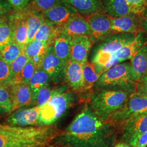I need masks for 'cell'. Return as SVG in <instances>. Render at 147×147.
<instances>
[{
  "label": "cell",
  "instance_id": "7c38bea8",
  "mask_svg": "<svg viewBox=\"0 0 147 147\" xmlns=\"http://www.w3.org/2000/svg\"><path fill=\"white\" fill-rule=\"evenodd\" d=\"M12 111L35 106V98L28 84L23 82L11 86Z\"/></svg>",
  "mask_w": 147,
  "mask_h": 147
},
{
  "label": "cell",
  "instance_id": "484cf974",
  "mask_svg": "<svg viewBox=\"0 0 147 147\" xmlns=\"http://www.w3.org/2000/svg\"><path fill=\"white\" fill-rule=\"evenodd\" d=\"M61 31L62 26L53 25L44 21L36 32L33 40H40L51 44Z\"/></svg>",
  "mask_w": 147,
  "mask_h": 147
},
{
  "label": "cell",
  "instance_id": "4dcf8cb0",
  "mask_svg": "<svg viewBox=\"0 0 147 147\" xmlns=\"http://www.w3.org/2000/svg\"><path fill=\"white\" fill-rule=\"evenodd\" d=\"M13 42V31L10 22L3 20L0 24V50Z\"/></svg>",
  "mask_w": 147,
  "mask_h": 147
},
{
  "label": "cell",
  "instance_id": "4316f807",
  "mask_svg": "<svg viewBox=\"0 0 147 147\" xmlns=\"http://www.w3.org/2000/svg\"><path fill=\"white\" fill-rule=\"evenodd\" d=\"M82 65L83 76L84 79V89L92 88L101 74L97 70L94 64L92 62H87Z\"/></svg>",
  "mask_w": 147,
  "mask_h": 147
},
{
  "label": "cell",
  "instance_id": "681fc988",
  "mask_svg": "<svg viewBox=\"0 0 147 147\" xmlns=\"http://www.w3.org/2000/svg\"><path fill=\"white\" fill-rule=\"evenodd\" d=\"M53 147H55V146H53Z\"/></svg>",
  "mask_w": 147,
  "mask_h": 147
},
{
  "label": "cell",
  "instance_id": "44dd1931",
  "mask_svg": "<svg viewBox=\"0 0 147 147\" xmlns=\"http://www.w3.org/2000/svg\"><path fill=\"white\" fill-rule=\"evenodd\" d=\"M50 44L47 42L34 40L24 47V51L29 59L33 61L36 69L41 68L47 49Z\"/></svg>",
  "mask_w": 147,
  "mask_h": 147
},
{
  "label": "cell",
  "instance_id": "cb8c5ba5",
  "mask_svg": "<svg viewBox=\"0 0 147 147\" xmlns=\"http://www.w3.org/2000/svg\"><path fill=\"white\" fill-rule=\"evenodd\" d=\"M71 5L77 12L84 16L91 15L101 11L102 1L101 0H64Z\"/></svg>",
  "mask_w": 147,
  "mask_h": 147
},
{
  "label": "cell",
  "instance_id": "e575fe53",
  "mask_svg": "<svg viewBox=\"0 0 147 147\" xmlns=\"http://www.w3.org/2000/svg\"><path fill=\"white\" fill-rule=\"evenodd\" d=\"M28 60L29 58L23 51L21 54L10 64L11 71L13 77V81L14 79L20 74Z\"/></svg>",
  "mask_w": 147,
  "mask_h": 147
},
{
  "label": "cell",
  "instance_id": "ee69618b",
  "mask_svg": "<svg viewBox=\"0 0 147 147\" xmlns=\"http://www.w3.org/2000/svg\"><path fill=\"white\" fill-rule=\"evenodd\" d=\"M138 84H147V70L146 73L143 74V75L137 82Z\"/></svg>",
  "mask_w": 147,
  "mask_h": 147
},
{
  "label": "cell",
  "instance_id": "7bdbcfd3",
  "mask_svg": "<svg viewBox=\"0 0 147 147\" xmlns=\"http://www.w3.org/2000/svg\"><path fill=\"white\" fill-rule=\"evenodd\" d=\"M141 25L142 29L147 32V14L142 16L141 19Z\"/></svg>",
  "mask_w": 147,
  "mask_h": 147
},
{
  "label": "cell",
  "instance_id": "9c48e42d",
  "mask_svg": "<svg viewBox=\"0 0 147 147\" xmlns=\"http://www.w3.org/2000/svg\"><path fill=\"white\" fill-rule=\"evenodd\" d=\"M41 68L47 73L51 82L54 84H62L65 81V67L55 53L53 42L47 49Z\"/></svg>",
  "mask_w": 147,
  "mask_h": 147
},
{
  "label": "cell",
  "instance_id": "1f68e13d",
  "mask_svg": "<svg viewBox=\"0 0 147 147\" xmlns=\"http://www.w3.org/2000/svg\"><path fill=\"white\" fill-rule=\"evenodd\" d=\"M57 88L53 89L50 84L42 87L38 91L35 98V106L42 107L50 99Z\"/></svg>",
  "mask_w": 147,
  "mask_h": 147
},
{
  "label": "cell",
  "instance_id": "ac0fdd59",
  "mask_svg": "<svg viewBox=\"0 0 147 147\" xmlns=\"http://www.w3.org/2000/svg\"><path fill=\"white\" fill-rule=\"evenodd\" d=\"M62 32L71 38L79 36L89 37L90 34V27L86 18L78 13L62 26Z\"/></svg>",
  "mask_w": 147,
  "mask_h": 147
},
{
  "label": "cell",
  "instance_id": "6da1fadb",
  "mask_svg": "<svg viewBox=\"0 0 147 147\" xmlns=\"http://www.w3.org/2000/svg\"><path fill=\"white\" fill-rule=\"evenodd\" d=\"M115 124L86 106L53 143L56 147H111L115 142Z\"/></svg>",
  "mask_w": 147,
  "mask_h": 147
},
{
  "label": "cell",
  "instance_id": "ba28073f",
  "mask_svg": "<svg viewBox=\"0 0 147 147\" xmlns=\"http://www.w3.org/2000/svg\"><path fill=\"white\" fill-rule=\"evenodd\" d=\"M90 34L89 38L93 44L98 43L113 34L111 18L102 11H98L87 16Z\"/></svg>",
  "mask_w": 147,
  "mask_h": 147
},
{
  "label": "cell",
  "instance_id": "f6af8a7d",
  "mask_svg": "<svg viewBox=\"0 0 147 147\" xmlns=\"http://www.w3.org/2000/svg\"><path fill=\"white\" fill-rule=\"evenodd\" d=\"M114 147H131V145L125 143H119L117 144Z\"/></svg>",
  "mask_w": 147,
  "mask_h": 147
},
{
  "label": "cell",
  "instance_id": "5bb4252c",
  "mask_svg": "<svg viewBox=\"0 0 147 147\" xmlns=\"http://www.w3.org/2000/svg\"><path fill=\"white\" fill-rule=\"evenodd\" d=\"M144 44V36L142 32H140L132 42L121 47L112 56L110 61L107 65V70L117 64L130 59Z\"/></svg>",
  "mask_w": 147,
  "mask_h": 147
},
{
  "label": "cell",
  "instance_id": "f907efd6",
  "mask_svg": "<svg viewBox=\"0 0 147 147\" xmlns=\"http://www.w3.org/2000/svg\"></svg>",
  "mask_w": 147,
  "mask_h": 147
},
{
  "label": "cell",
  "instance_id": "8992f818",
  "mask_svg": "<svg viewBox=\"0 0 147 147\" xmlns=\"http://www.w3.org/2000/svg\"><path fill=\"white\" fill-rule=\"evenodd\" d=\"M75 101V95L72 91L64 87L57 88L50 99L42 108L38 126L54 125Z\"/></svg>",
  "mask_w": 147,
  "mask_h": 147
},
{
  "label": "cell",
  "instance_id": "74e56055",
  "mask_svg": "<svg viewBox=\"0 0 147 147\" xmlns=\"http://www.w3.org/2000/svg\"><path fill=\"white\" fill-rule=\"evenodd\" d=\"M32 0H7L12 9L16 12L24 10L27 7Z\"/></svg>",
  "mask_w": 147,
  "mask_h": 147
},
{
  "label": "cell",
  "instance_id": "836d02e7",
  "mask_svg": "<svg viewBox=\"0 0 147 147\" xmlns=\"http://www.w3.org/2000/svg\"><path fill=\"white\" fill-rule=\"evenodd\" d=\"M13 80L10 64L0 57V84L11 87Z\"/></svg>",
  "mask_w": 147,
  "mask_h": 147
},
{
  "label": "cell",
  "instance_id": "f35d334b",
  "mask_svg": "<svg viewBox=\"0 0 147 147\" xmlns=\"http://www.w3.org/2000/svg\"><path fill=\"white\" fill-rule=\"evenodd\" d=\"M147 145V131L143 133L131 144L135 147H146Z\"/></svg>",
  "mask_w": 147,
  "mask_h": 147
},
{
  "label": "cell",
  "instance_id": "2e32d148",
  "mask_svg": "<svg viewBox=\"0 0 147 147\" xmlns=\"http://www.w3.org/2000/svg\"><path fill=\"white\" fill-rule=\"evenodd\" d=\"M92 45L93 43L89 36H79L72 37L70 59L82 65L87 62Z\"/></svg>",
  "mask_w": 147,
  "mask_h": 147
},
{
  "label": "cell",
  "instance_id": "8fae6325",
  "mask_svg": "<svg viewBox=\"0 0 147 147\" xmlns=\"http://www.w3.org/2000/svg\"><path fill=\"white\" fill-rule=\"evenodd\" d=\"M76 13L77 11L64 0H60L57 5L42 13L44 21L59 26L65 24Z\"/></svg>",
  "mask_w": 147,
  "mask_h": 147
},
{
  "label": "cell",
  "instance_id": "d6a6232c",
  "mask_svg": "<svg viewBox=\"0 0 147 147\" xmlns=\"http://www.w3.org/2000/svg\"><path fill=\"white\" fill-rule=\"evenodd\" d=\"M36 70V68L33 61L29 59L20 74L14 79L11 85L21 82L28 84Z\"/></svg>",
  "mask_w": 147,
  "mask_h": 147
},
{
  "label": "cell",
  "instance_id": "83f0119b",
  "mask_svg": "<svg viewBox=\"0 0 147 147\" xmlns=\"http://www.w3.org/2000/svg\"><path fill=\"white\" fill-rule=\"evenodd\" d=\"M51 80L47 73L42 68L36 70L28 84L36 98L37 93L45 85L50 84Z\"/></svg>",
  "mask_w": 147,
  "mask_h": 147
},
{
  "label": "cell",
  "instance_id": "30bf717a",
  "mask_svg": "<svg viewBox=\"0 0 147 147\" xmlns=\"http://www.w3.org/2000/svg\"><path fill=\"white\" fill-rule=\"evenodd\" d=\"M42 107L33 106L14 111L7 119V124L16 127L38 126L40 113Z\"/></svg>",
  "mask_w": 147,
  "mask_h": 147
},
{
  "label": "cell",
  "instance_id": "d4e9b609",
  "mask_svg": "<svg viewBox=\"0 0 147 147\" xmlns=\"http://www.w3.org/2000/svg\"><path fill=\"white\" fill-rule=\"evenodd\" d=\"M25 11L27 23V31H28V43L31 42L40 27L44 22V18L42 13L32 9H25Z\"/></svg>",
  "mask_w": 147,
  "mask_h": 147
},
{
  "label": "cell",
  "instance_id": "bcb514c9",
  "mask_svg": "<svg viewBox=\"0 0 147 147\" xmlns=\"http://www.w3.org/2000/svg\"><path fill=\"white\" fill-rule=\"evenodd\" d=\"M146 14H147V5H146V9H145V11H144V13H143V15Z\"/></svg>",
  "mask_w": 147,
  "mask_h": 147
},
{
  "label": "cell",
  "instance_id": "c3c4849f",
  "mask_svg": "<svg viewBox=\"0 0 147 147\" xmlns=\"http://www.w3.org/2000/svg\"><path fill=\"white\" fill-rule=\"evenodd\" d=\"M53 147V146H51V145H50V146H49V147Z\"/></svg>",
  "mask_w": 147,
  "mask_h": 147
},
{
  "label": "cell",
  "instance_id": "7dc6e473",
  "mask_svg": "<svg viewBox=\"0 0 147 147\" xmlns=\"http://www.w3.org/2000/svg\"><path fill=\"white\" fill-rule=\"evenodd\" d=\"M3 20H4V19H2V18H0V24L2 22V21H3Z\"/></svg>",
  "mask_w": 147,
  "mask_h": 147
},
{
  "label": "cell",
  "instance_id": "603a6c76",
  "mask_svg": "<svg viewBox=\"0 0 147 147\" xmlns=\"http://www.w3.org/2000/svg\"><path fill=\"white\" fill-rule=\"evenodd\" d=\"M71 43V37L62 31L58 33L53 42L55 53L65 67L70 60Z\"/></svg>",
  "mask_w": 147,
  "mask_h": 147
},
{
  "label": "cell",
  "instance_id": "277c9868",
  "mask_svg": "<svg viewBox=\"0 0 147 147\" xmlns=\"http://www.w3.org/2000/svg\"><path fill=\"white\" fill-rule=\"evenodd\" d=\"M137 34L115 33L105 38L94 47L91 55V62L102 75L107 70V65L112 56L121 47L132 42Z\"/></svg>",
  "mask_w": 147,
  "mask_h": 147
},
{
  "label": "cell",
  "instance_id": "3957f363",
  "mask_svg": "<svg viewBox=\"0 0 147 147\" xmlns=\"http://www.w3.org/2000/svg\"><path fill=\"white\" fill-rule=\"evenodd\" d=\"M133 93L110 89L95 91L90 99V107L101 118L107 120L125 104Z\"/></svg>",
  "mask_w": 147,
  "mask_h": 147
},
{
  "label": "cell",
  "instance_id": "d6986e66",
  "mask_svg": "<svg viewBox=\"0 0 147 147\" xmlns=\"http://www.w3.org/2000/svg\"><path fill=\"white\" fill-rule=\"evenodd\" d=\"M65 81L74 91L84 89L82 64L70 60L65 67Z\"/></svg>",
  "mask_w": 147,
  "mask_h": 147
},
{
  "label": "cell",
  "instance_id": "7402d4cb",
  "mask_svg": "<svg viewBox=\"0 0 147 147\" xmlns=\"http://www.w3.org/2000/svg\"><path fill=\"white\" fill-rule=\"evenodd\" d=\"M101 11L113 18L132 13L131 8L126 0H104Z\"/></svg>",
  "mask_w": 147,
  "mask_h": 147
},
{
  "label": "cell",
  "instance_id": "e0dca14e",
  "mask_svg": "<svg viewBox=\"0 0 147 147\" xmlns=\"http://www.w3.org/2000/svg\"><path fill=\"white\" fill-rule=\"evenodd\" d=\"M9 22L13 31V41L22 47L28 44L26 18L24 10L11 16Z\"/></svg>",
  "mask_w": 147,
  "mask_h": 147
},
{
  "label": "cell",
  "instance_id": "5b68a950",
  "mask_svg": "<svg viewBox=\"0 0 147 147\" xmlns=\"http://www.w3.org/2000/svg\"><path fill=\"white\" fill-rule=\"evenodd\" d=\"M136 83L132 78L130 62H124L107 70L94 86L96 90L110 89L134 93Z\"/></svg>",
  "mask_w": 147,
  "mask_h": 147
},
{
  "label": "cell",
  "instance_id": "8d00e7d4",
  "mask_svg": "<svg viewBox=\"0 0 147 147\" xmlns=\"http://www.w3.org/2000/svg\"><path fill=\"white\" fill-rule=\"evenodd\" d=\"M131 8L133 14L142 15L145 11L147 0H126Z\"/></svg>",
  "mask_w": 147,
  "mask_h": 147
},
{
  "label": "cell",
  "instance_id": "b9f144b4",
  "mask_svg": "<svg viewBox=\"0 0 147 147\" xmlns=\"http://www.w3.org/2000/svg\"><path fill=\"white\" fill-rule=\"evenodd\" d=\"M135 92L147 97V84H137Z\"/></svg>",
  "mask_w": 147,
  "mask_h": 147
},
{
  "label": "cell",
  "instance_id": "f1b7e54d",
  "mask_svg": "<svg viewBox=\"0 0 147 147\" xmlns=\"http://www.w3.org/2000/svg\"><path fill=\"white\" fill-rule=\"evenodd\" d=\"M24 49L13 41L0 50V57L11 64L21 54Z\"/></svg>",
  "mask_w": 147,
  "mask_h": 147
},
{
  "label": "cell",
  "instance_id": "d590c367",
  "mask_svg": "<svg viewBox=\"0 0 147 147\" xmlns=\"http://www.w3.org/2000/svg\"><path fill=\"white\" fill-rule=\"evenodd\" d=\"M60 0H32V9L44 12L52 8L54 6L57 5Z\"/></svg>",
  "mask_w": 147,
  "mask_h": 147
},
{
  "label": "cell",
  "instance_id": "4fadbf2b",
  "mask_svg": "<svg viewBox=\"0 0 147 147\" xmlns=\"http://www.w3.org/2000/svg\"><path fill=\"white\" fill-rule=\"evenodd\" d=\"M123 137L130 145L147 131V113L134 116L123 122Z\"/></svg>",
  "mask_w": 147,
  "mask_h": 147
},
{
  "label": "cell",
  "instance_id": "60d3db41",
  "mask_svg": "<svg viewBox=\"0 0 147 147\" xmlns=\"http://www.w3.org/2000/svg\"><path fill=\"white\" fill-rule=\"evenodd\" d=\"M11 9V5L7 0H0V16L10 12Z\"/></svg>",
  "mask_w": 147,
  "mask_h": 147
},
{
  "label": "cell",
  "instance_id": "9a60e30c",
  "mask_svg": "<svg viewBox=\"0 0 147 147\" xmlns=\"http://www.w3.org/2000/svg\"><path fill=\"white\" fill-rule=\"evenodd\" d=\"M140 15L130 14L120 18H111L112 30L115 33H132L137 34L141 27Z\"/></svg>",
  "mask_w": 147,
  "mask_h": 147
},
{
  "label": "cell",
  "instance_id": "ffe728a7",
  "mask_svg": "<svg viewBox=\"0 0 147 147\" xmlns=\"http://www.w3.org/2000/svg\"><path fill=\"white\" fill-rule=\"evenodd\" d=\"M132 78L137 82L147 70V42L140 48L130 59Z\"/></svg>",
  "mask_w": 147,
  "mask_h": 147
},
{
  "label": "cell",
  "instance_id": "7a4b0ae2",
  "mask_svg": "<svg viewBox=\"0 0 147 147\" xmlns=\"http://www.w3.org/2000/svg\"><path fill=\"white\" fill-rule=\"evenodd\" d=\"M61 131L54 125L25 127L20 131L0 134V147H47Z\"/></svg>",
  "mask_w": 147,
  "mask_h": 147
},
{
  "label": "cell",
  "instance_id": "f546056e",
  "mask_svg": "<svg viewBox=\"0 0 147 147\" xmlns=\"http://www.w3.org/2000/svg\"><path fill=\"white\" fill-rule=\"evenodd\" d=\"M12 107L11 87L0 84V115L11 113Z\"/></svg>",
  "mask_w": 147,
  "mask_h": 147
},
{
  "label": "cell",
  "instance_id": "52a82bcc",
  "mask_svg": "<svg viewBox=\"0 0 147 147\" xmlns=\"http://www.w3.org/2000/svg\"><path fill=\"white\" fill-rule=\"evenodd\" d=\"M147 113V97L135 92L125 104L110 117L108 121L115 124L124 122L134 116Z\"/></svg>",
  "mask_w": 147,
  "mask_h": 147
},
{
  "label": "cell",
  "instance_id": "ab89813d",
  "mask_svg": "<svg viewBox=\"0 0 147 147\" xmlns=\"http://www.w3.org/2000/svg\"><path fill=\"white\" fill-rule=\"evenodd\" d=\"M25 127H16L0 124V134H9L22 130Z\"/></svg>",
  "mask_w": 147,
  "mask_h": 147
}]
</instances>
